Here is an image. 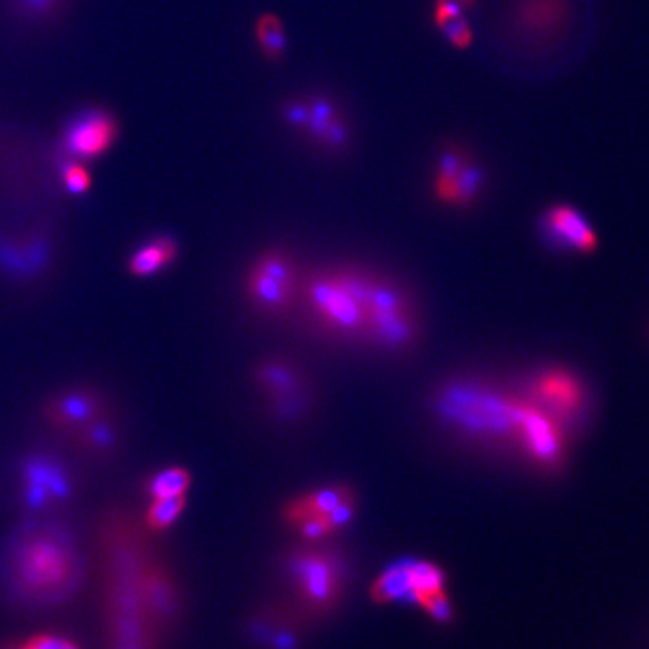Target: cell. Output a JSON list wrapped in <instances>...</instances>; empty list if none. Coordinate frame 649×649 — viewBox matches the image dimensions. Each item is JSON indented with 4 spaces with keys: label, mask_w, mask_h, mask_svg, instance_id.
Instances as JSON below:
<instances>
[{
    "label": "cell",
    "mask_w": 649,
    "mask_h": 649,
    "mask_svg": "<svg viewBox=\"0 0 649 649\" xmlns=\"http://www.w3.org/2000/svg\"><path fill=\"white\" fill-rule=\"evenodd\" d=\"M107 649H163L181 610L174 568L130 503L112 500L92 522Z\"/></svg>",
    "instance_id": "obj_1"
},
{
    "label": "cell",
    "mask_w": 649,
    "mask_h": 649,
    "mask_svg": "<svg viewBox=\"0 0 649 649\" xmlns=\"http://www.w3.org/2000/svg\"><path fill=\"white\" fill-rule=\"evenodd\" d=\"M87 556L69 516L20 518L0 554V585L24 608H55L80 592Z\"/></svg>",
    "instance_id": "obj_2"
},
{
    "label": "cell",
    "mask_w": 649,
    "mask_h": 649,
    "mask_svg": "<svg viewBox=\"0 0 649 649\" xmlns=\"http://www.w3.org/2000/svg\"><path fill=\"white\" fill-rule=\"evenodd\" d=\"M85 478L67 448L33 444L20 453L13 473V494L20 518L69 516L80 503Z\"/></svg>",
    "instance_id": "obj_3"
},
{
    "label": "cell",
    "mask_w": 649,
    "mask_h": 649,
    "mask_svg": "<svg viewBox=\"0 0 649 649\" xmlns=\"http://www.w3.org/2000/svg\"><path fill=\"white\" fill-rule=\"evenodd\" d=\"M370 273L357 267H330L305 276L300 302L321 330L341 339H365L366 293Z\"/></svg>",
    "instance_id": "obj_4"
},
{
    "label": "cell",
    "mask_w": 649,
    "mask_h": 649,
    "mask_svg": "<svg viewBox=\"0 0 649 649\" xmlns=\"http://www.w3.org/2000/svg\"><path fill=\"white\" fill-rule=\"evenodd\" d=\"M421 334V318L412 293L394 278L370 273L366 293L365 343L401 352Z\"/></svg>",
    "instance_id": "obj_5"
},
{
    "label": "cell",
    "mask_w": 649,
    "mask_h": 649,
    "mask_svg": "<svg viewBox=\"0 0 649 649\" xmlns=\"http://www.w3.org/2000/svg\"><path fill=\"white\" fill-rule=\"evenodd\" d=\"M287 570L298 599L311 613H327L338 604L345 588V563L329 547L307 543L294 549Z\"/></svg>",
    "instance_id": "obj_6"
},
{
    "label": "cell",
    "mask_w": 649,
    "mask_h": 649,
    "mask_svg": "<svg viewBox=\"0 0 649 649\" xmlns=\"http://www.w3.org/2000/svg\"><path fill=\"white\" fill-rule=\"evenodd\" d=\"M303 276L296 260L284 249H267L244 276V294L255 311L280 316L300 302Z\"/></svg>",
    "instance_id": "obj_7"
},
{
    "label": "cell",
    "mask_w": 649,
    "mask_h": 649,
    "mask_svg": "<svg viewBox=\"0 0 649 649\" xmlns=\"http://www.w3.org/2000/svg\"><path fill=\"white\" fill-rule=\"evenodd\" d=\"M116 406L114 397L92 381L62 384L38 404V421L47 433L64 439L83 424Z\"/></svg>",
    "instance_id": "obj_8"
},
{
    "label": "cell",
    "mask_w": 649,
    "mask_h": 649,
    "mask_svg": "<svg viewBox=\"0 0 649 649\" xmlns=\"http://www.w3.org/2000/svg\"><path fill=\"white\" fill-rule=\"evenodd\" d=\"M62 440L80 464L96 469L112 466L121 457L127 440V426L118 404Z\"/></svg>",
    "instance_id": "obj_9"
},
{
    "label": "cell",
    "mask_w": 649,
    "mask_h": 649,
    "mask_svg": "<svg viewBox=\"0 0 649 649\" xmlns=\"http://www.w3.org/2000/svg\"><path fill=\"white\" fill-rule=\"evenodd\" d=\"M516 442L529 457L545 469L559 466L563 460L565 440L559 421L541 410L529 397H520Z\"/></svg>",
    "instance_id": "obj_10"
},
{
    "label": "cell",
    "mask_w": 649,
    "mask_h": 649,
    "mask_svg": "<svg viewBox=\"0 0 649 649\" xmlns=\"http://www.w3.org/2000/svg\"><path fill=\"white\" fill-rule=\"evenodd\" d=\"M480 188L482 172L473 159L455 148H449L440 156L433 179V192L442 204L457 208L469 206L475 202Z\"/></svg>",
    "instance_id": "obj_11"
},
{
    "label": "cell",
    "mask_w": 649,
    "mask_h": 649,
    "mask_svg": "<svg viewBox=\"0 0 649 649\" xmlns=\"http://www.w3.org/2000/svg\"><path fill=\"white\" fill-rule=\"evenodd\" d=\"M529 399L556 421H563L565 417H572L581 410L585 392L576 375L561 368H550L534 377Z\"/></svg>",
    "instance_id": "obj_12"
},
{
    "label": "cell",
    "mask_w": 649,
    "mask_h": 649,
    "mask_svg": "<svg viewBox=\"0 0 649 649\" xmlns=\"http://www.w3.org/2000/svg\"><path fill=\"white\" fill-rule=\"evenodd\" d=\"M541 229L554 244L579 253H594L599 246L594 226L570 204H552L547 208L541 219Z\"/></svg>",
    "instance_id": "obj_13"
},
{
    "label": "cell",
    "mask_w": 649,
    "mask_h": 649,
    "mask_svg": "<svg viewBox=\"0 0 649 649\" xmlns=\"http://www.w3.org/2000/svg\"><path fill=\"white\" fill-rule=\"evenodd\" d=\"M255 381L271 403L303 401V394L307 392L302 368L282 357L260 361L255 368Z\"/></svg>",
    "instance_id": "obj_14"
},
{
    "label": "cell",
    "mask_w": 649,
    "mask_h": 649,
    "mask_svg": "<svg viewBox=\"0 0 649 649\" xmlns=\"http://www.w3.org/2000/svg\"><path fill=\"white\" fill-rule=\"evenodd\" d=\"M118 136L116 119L105 112H89L76 119L69 128L65 145L74 156L83 159L101 156L109 150Z\"/></svg>",
    "instance_id": "obj_15"
},
{
    "label": "cell",
    "mask_w": 649,
    "mask_h": 649,
    "mask_svg": "<svg viewBox=\"0 0 649 649\" xmlns=\"http://www.w3.org/2000/svg\"><path fill=\"white\" fill-rule=\"evenodd\" d=\"M287 118L293 123L309 128V134L330 148L343 147L347 130L341 123L334 105L327 100L305 101L303 105H291Z\"/></svg>",
    "instance_id": "obj_16"
},
{
    "label": "cell",
    "mask_w": 649,
    "mask_h": 649,
    "mask_svg": "<svg viewBox=\"0 0 649 649\" xmlns=\"http://www.w3.org/2000/svg\"><path fill=\"white\" fill-rule=\"evenodd\" d=\"M354 494L356 493L345 484L325 485L285 502L282 507V518L289 525L296 527L298 523L311 516H329L339 503L345 502Z\"/></svg>",
    "instance_id": "obj_17"
},
{
    "label": "cell",
    "mask_w": 649,
    "mask_h": 649,
    "mask_svg": "<svg viewBox=\"0 0 649 649\" xmlns=\"http://www.w3.org/2000/svg\"><path fill=\"white\" fill-rule=\"evenodd\" d=\"M179 256V244L170 235H157L139 244L127 260L128 275L152 278L174 266Z\"/></svg>",
    "instance_id": "obj_18"
},
{
    "label": "cell",
    "mask_w": 649,
    "mask_h": 649,
    "mask_svg": "<svg viewBox=\"0 0 649 649\" xmlns=\"http://www.w3.org/2000/svg\"><path fill=\"white\" fill-rule=\"evenodd\" d=\"M565 17V0H520L516 19L525 31L545 35Z\"/></svg>",
    "instance_id": "obj_19"
},
{
    "label": "cell",
    "mask_w": 649,
    "mask_h": 649,
    "mask_svg": "<svg viewBox=\"0 0 649 649\" xmlns=\"http://www.w3.org/2000/svg\"><path fill=\"white\" fill-rule=\"evenodd\" d=\"M192 473L183 466H165L154 469L152 473L143 476L141 493L150 500L172 498L188 494L192 487Z\"/></svg>",
    "instance_id": "obj_20"
},
{
    "label": "cell",
    "mask_w": 649,
    "mask_h": 649,
    "mask_svg": "<svg viewBox=\"0 0 649 649\" xmlns=\"http://www.w3.org/2000/svg\"><path fill=\"white\" fill-rule=\"evenodd\" d=\"M188 505V496H172V498H159L150 500L147 509L141 514L143 525L152 536L165 534L179 522L184 509Z\"/></svg>",
    "instance_id": "obj_21"
},
{
    "label": "cell",
    "mask_w": 649,
    "mask_h": 649,
    "mask_svg": "<svg viewBox=\"0 0 649 649\" xmlns=\"http://www.w3.org/2000/svg\"><path fill=\"white\" fill-rule=\"evenodd\" d=\"M256 42L262 49V53L271 58L278 60L284 55L285 51V29L282 20L278 19L273 13L260 15L256 20L255 26Z\"/></svg>",
    "instance_id": "obj_22"
},
{
    "label": "cell",
    "mask_w": 649,
    "mask_h": 649,
    "mask_svg": "<svg viewBox=\"0 0 649 649\" xmlns=\"http://www.w3.org/2000/svg\"><path fill=\"white\" fill-rule=\"evenodd\" d=\"M307 543H320L321 540L336 534L334 525L327 516H311L294 527Z\"/></svg>",
    "instance_id": "obj_23"
},
{
    "label": "cell",
    "mask_w": 649,
    "mask_h": 649,
    "mask_svg": "<svg viewBox=\"0 0 649 649\" xmlns=\"http://www.w3.org/2000/svg\"><path fill=\"white\" fill-rule=\"evenodd\" d=\"M13 649H80V646L69 637L58 633H40L20 642L19 646Z\"/></svg>",
    "instance_id": "obj_24"
},
{
    "label": "cell",
    "mask_w": 649,
    "mask_h": 649,
    "mask_svg": "<svg viewBox=\"0 0 649 649\" xmlns=\"http://www.w3.org/2000/svg\"><path fill=\"white\" fill-rule=\"evenodd\" d=\"M439 29L444 33V37H446L449 44L458 47V49H466L473 42V31H471V26L467 24L464 17L449 20L446 24H442Z\"/></svg>",
    "instance_id": "obj_25"
},
{
    "label": "cell",
    "mask_w": 649,
    "mask_h": 649,
    "mask_svg": "<svg viewBox=\"0 0 649 649\" xmlns=\"http://www.w3.org/2000/svg\"><path fill=\"white\" fill-rule=\"evenodd\" d=\"M64 184L65 188L74 195L89 192L92 184L91 174H89V170L85 166L73 163L64 170Z\"/></svg>",
    "instance_id": "obj_26"
}]
</instances>
